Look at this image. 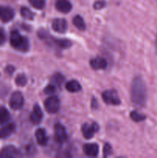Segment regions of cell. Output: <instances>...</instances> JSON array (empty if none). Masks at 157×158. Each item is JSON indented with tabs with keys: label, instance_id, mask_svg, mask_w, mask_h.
Listing matches in <instances>:
<instances>
[{
	"label": "cell",
	"instance_id": "cell-1",
	"mask_svg": "<svg viewBox=\"0 0 157 158\" xmlns=\"http://www.w3.org/2000/svg\"><path fill=\"white\" fill-rule=\"evenodd\" d=\"M131 100L137 107H144L147 100V88L141 77H135L132 80L130 89Z\"/></svg>",
	"mask_w": 157,
	"mask_h": 158
},
{
	"label": "cell",
	"instance_id": "cell-2",
	"mask_svg": "<svg viewBox=\"0 0 157 158\" xmlns=\"http://www.w3.org/2000/svg\"><path fill=\"white\" fill-rule=\"evenodd\" d=\"M10 43L14 49L20 52H27L29 49V40L22 36L17 30H13L11 32Z\"/></svg>",
	"mask_w": 157,
	"mask_h": 158
},
{
	"label": "cell",
	"instance_id": "cell-3",
	"mask_svg": "<svg viewBox=\"0 0 157 158\" xmlns=\"http://www.w3.org/2000/svg\"><path fill=\"white\" fill-rule=\"evenodd\" d=\"M24 97L22 93L18 92V91L12 94L10 100H9V105L14 110H18L22 109V106H24Z\"/></svg>",
	"mask_w": 157,
	"mask_h": 158
},
{
	"label": "cell",
	"instance_id": "cell-4",
	"mask_svg": "<svg viewBox=\"0 0 157 158\" xmlns=\"http://www.w3.org/2000/svg\"><path fill=\"white\" fill-rule=\"evenodd\" d=\"M45 108L46 111L49 114H55L57 113L59 110L60 102L57 97H48L44 103Z\"/></svg>",
	"mask_w": 157,
	"mask_h": 158
},
{
	"label": "cell",
	"instance_id": "cell-5",
	"mask_svg": "<svg viewBox=\"0 0 157 158\" xmlns=\"http://www.w3.org/2000/svg\"><path fill=\"white\" fill-rule=\"evenodd\" d=\"M103 99L106 104L119 105L121 103L115 90H106L103 93Z\"/></svg>",
	"mask_w": 157,
	"mask_h": 158
},
{
	"label": "cell",
	"instance_id": "cell-6",
	"mask_svg": "<svg viewBox=\"0 0 157 158\" xmlns=\"http://www.w3.org/2000/svg\"><path fill=\"white\" fill-rule=\"evenodd\" d=\"M55 140L57 143H63L68 140V134L66 128L61 123H56L54 127Z\"/></svg>",
	"mask_w": 157,
	"mask_h": 158
},
{
	"label": "cell",
	"instance_id": "cell-7",
	"mask_svg": "<svg viewBox=\"0 0 157 158\" xmlns=\"http://www.w3.org/2000/svg\"><path fill=\"white\" fill-rule=\"evenodd\" d=\"M99 131V125L95 123H84L82 126V133L86 139H90L93 137L95 133Z\"/></svg>",
	"mask_w": 157,
	"mask_h": 158
},
{
	"label": "cell",
	"instance_id": "cell-8",
	"mask_svg": "<svg viewBox=\"0 0 157 158\" xmlns=\"http://www.w3.org/2000/svg\"><path fill=\"white\" fill-rule=\"evenodd\" d=\"M43 118V113L39 105L35 104L32 112L31 113L30 120L33 124H39Z\"/></svg>",
	"mask_w": 157,
	"mask_h": 158
},
{
	"label": "cell",
	"instance_id": "cell-9",
	"mask_svg": "<svg viewBox=\"0 0 157 158\" xmlns=\"http://www.w3.org/2000/svg\"><path fill=\"white\" fill-rule=\"evenodd\" d=\"M15 12L13 9L8 6H0V20L8 23L14 18Z\"/></svg>",
	"mask_w": 157,
	"mask_h": 158
},
{
	"label": "cell",
	"instance_id": "cell-10",
	"mask_svg": "<svg viewBox=\"0 0 157 158\" xmlns=\"http://www.w3.org/2000/svg\"><path fill=\"white\" fill-rule=\"evenodd\" d=\"M52 27L58 33H64L67 30V22L63 19H55L52 21Z\"/></svg>",
	"mask_w": 157,
	"mask_h": 158
},
{
	"label": "cell",
	"instance_id": "cell-11",
	"mask_svg": "<svg viewBox=\"0 0 157 158\" xmlns=\"http://www.w3.org/2000/svg\"><path fill=\"white\" fill-rule=\"evenodd\" d=\"M18 156V151L14 146H6L0 152V157L2 158H11L16 157Z\"/></svg>",
	"mask_w": 157,
	"mask_h": 158
},
{
	"label": "cell",
	"instance_id": "cell-12",
	"mask_svg": "<svg viewBox=\"0 0 157 158\" xmlns=\"http://www.w3.org/2000/svg\"><path fill=\"white\" fill-rule=\"evenodd\" d=\"M55 5L57 10L62 13H68L72 9V4L69 0H56Z\"/></svg>",
	"mask_w": 157,
	"mask_h": 158
},
{
	"label": "cell",
	"instance_id": "cell-13",
	"mask_svg": "<svg viewBox=\"0 0 157 158\" xmlns=\"http://www.w3.org/2000/svg\"><path fill=\"white\" fill-rule=\"evenodd\" d=\"M99 145L96 143H86L83 147V151L89 157H96L99 154Z\"/></svg>",
	"mask_w": 157,
	"mask_h": 158
},
{
	"label": "cell",
	"instance_id": "cell-14",
	"mask_svg": "<svg viewBox=\"0 0 157 158\" xmlns=\"http://www.w3.org/2000/svg\"><path fill=\"white\" fill-rule=\"evenodd\" d=\"M90 66L94 69H104L107 67V61L103 57H95L90 60Z\"/></svg>",
	"mask_w": 157,
	"mask_h": 158
},
{
	"label": "cell",
	"instance_id": "cell-15",
	"mask_svg": "<svg viewBox=\"0 0 157 158\" xmlns=\"http://www.w3.org/2000/svg\"><path fill=\"white\" fill-rule=\"evenodd\" d=\"M35 138H36L37 143L41 146H46L48 143V137L46 135V132L43 128H38L35 131Z\"/></svg>",
	"mask_w": 157,
	"mask_h": 158
},
{
	"label": "cell",
	"instance_id": "cell-16",
	"mask_svg": "<svg viewBox=\"0 0 157 158\" xmlns=\"http://www.w3.org/2000/svg\"><path fill=\"white\" fill-rule=\"evenodd\" d=\"M15 128H16V126L15 123H9V124L5 126L4 127L1 128L0 129V139H5L9 137L15 132Z\"/></svg>",
	"mask_w": 157,
	"mask_h": 158
},
{
	"label": "cell",
	"instance_id": "cell-17",
	"mask_svg": "<svg viewBox=\"0 0 157 158\" xmlns=\"http://www.w3.org/2000/svg\"><path fill=\"white\" fill-rule=\"evenodd\" d=\"M66 88L69 92L76 93L81 90V85L77 80H72L67 82L66 84Z\"/></svg>",
	"mask_w": 157,
	"mask_h": 158
},
{
	"label": "cell",
	"instance_id": "cell-18",
	"mask_svg": "<svg viewBox=\"0 0 157 158\" xmlns=\"http://www.w3.org/2000/svg\"><path fill=\"white\" fill-rule=\"evenodd\" d=\"M10 120V114L4 106L0 107V125L5 124Z\"/></svg>",
	"mask_w": 157,
	"mask_h": 158
},
{
	"label": "cell",
	"instance_id": "cell-19",
	"mask_svg": "<svg viewBox=\"0 0 157 158\" xmlns=\"http://www.w3.org/2000/svg\"><path fill=\"white\" fill-rule=\"evenodd\" d=\"M72 22H73L74 26L79 30L83 31L86 29V23L80 15H75L72 19Z\"/></svg>",
	"mask_w": 157,
	"mask_h": 158
},
{
	"label": "cell",
	"instance_id": "cell-20",
	"mask_svg": "<svg viewBox=\"0 0 157 158\" xmlns=\"http://www.w3.org/2000/svg\"><path fill=\"white\" fill-rule=\"evenodd\" d=\"M130 117L133 121L135 122H142L146 119V116L136 110H133L131 112Z\"/></svg>",
	"mask_w": 157,
	"mask_h": 158
},
{
	"label": "cell",
	"instance_id": "cell-21",
	"mask_svg": "<svg viewBox=\"0 0 157 158\" xmlns=\"http://www.w3.org/2000/svg\"><path fill=\"white\" fill-rule=\"evenodd\" d=\"M20 13H21L22 18L26 19L31 20L34 18L33 12L26 7H22L21 9H20Z\"/></svg>",
	"mask_w": 157,
	"mask_h": 158
},
{
	"label": "cell",
	"instance_id": "cell-22",
	"mask_svg": "<svg viewBox=\"0 0 157 158\" xmlns=\"http://www.w3.org/2000/svg\"><path fill=\"white\" fill-rule=\"evenodd\" d=\"M30 4L37 9H42L45 7L46 0H29Z\"/></svg>",
	"mask_w": 157,
	"mask_h": 158
},
{
	"label": "cell",
	"instance_id": "cell-23",
	"mask_svg": "<svg viewBox=\"0 0 157 158\" xmlns=\"http://www.w3.org/2000/svg\"><path fill=\"white\" fill-rule=\"evenodd\" d=\"M26 83H27V79L24 74H18L15 78V83L18 86H26Z\"/></svg>",
	"mask_w": 157,
	"mask_h": 158
},
{
	"label": "cell",
	"instance_id": "cell-24",
	"mask_svg": "<svg viewBox=\"0 0 157 158\" xmlns=\"http://www.w3.org/2000/svg\"><path fill=\"white\" fill-rule=\"evenodd\" d=\"M64 81V77L61 73H55L52 78V82L54 83V85L60 86Z\"/></svg>",
	"mask_w": 157,
	"mask_h": 158
},
{
	"label": "cell",
	"instance_id": "cell-25",
	"mask_svg": "<svg viewBox=\"0 0 157 158\" xmlns=\"http://www.w3.org/2000/svg\"><path fill=\"white\" fill-rule=\"evenodd\" d=\"M103 154H104V157H109V155L112 154V147L110 146V144L109 143H106L103 148Z\"/></svg>",
	"mask_w": 157,
	"mask_h": 158
},
{
	"label": "cell",
	"instance_id": "cell-26",
	"mask_svg": "<svg viewBox=\"0 0 157 158\" xmlns=\"http://www.w3.org/2000/svg\"><path fill=\"white\" fill-rule=\"evenodd\" d=\"M55 85L54 84H50V85H48L44 89V92L45 94H53L55 93Z\"/></svg>",
	"mask_w": 157,
	"mask_h": 158
},
{
	"label": "cell",
	"instance_id": "cell-27",
	"mask_svg": "<svg viewBox=\"0 0 157 158\" xmlns=\"http://www.w3.org/2000/svg\"><path fill=\"white\" fill-rule=\"evenodd\" d=\"M105 6H106V2H105V1L99 0V1H97L95 2V4H94V9H103V7H105Z\"/></svg>",
	"mask_w": 157,
	"mask_h": 158
},
{
	"label": "cell",
	"instance_id": "cell-28",
	"mask_svg": "<svg viewBox=\"0 0 157 158\" xmlns=\"http://www.w3.org/2000/svg\"><path fill=\"white\" fill-rule=\"evenodd\" d=\"M6 32H5V31L3 30L2 29L0 28V45H2L3 43L6 42Z\"/></svg>",
	"mask_w": 157,
	"mask_h": 158
},
{
	"label": "cell",
	"instance_id": "cell-29",
	"mask_svg": "<svg viewBox=\"0 0 157 158\" xmlns=\"http://www.w3.org/2000/svg\"><path fill=\"white\" fill-rule=\"evenodd\" d=\"M155 53L157 55V34L156 37H155Z\"/></svg>",
	"mask_w": 157,
	"mask_h": 158
},
{
	"label": "cell",
	"instance_id": "cell-30",
	"mask_svg": "<svg viewBox=\"0 0 157 158\" xmlns=\"http://www.w3.org/2000/svg\"><path fill=\"white\" fill-rule=\"evenodd\" d=\"M156 2H157V0H156Z\"/></svg>",
	"mask_w": 157,
	"mask_h": 158
}]
</instances>
